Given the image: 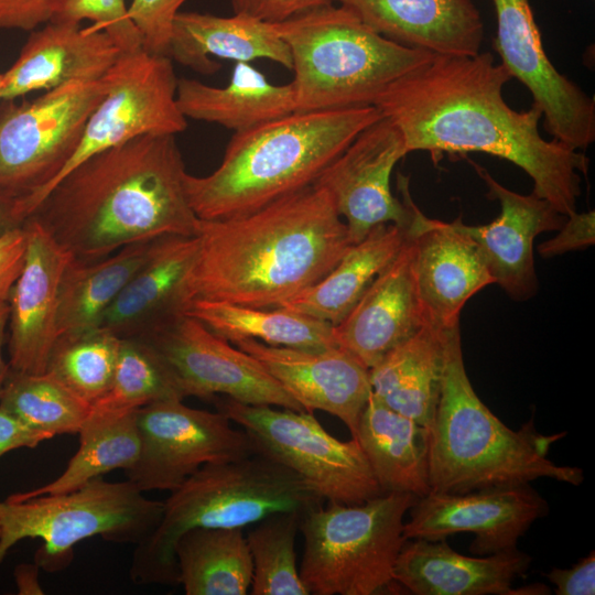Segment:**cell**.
Wrapping results in <instances>:
<instances>
[{"label": "cell", "instance_id": "4fadbf2b", "mask_svg": "<svg viewBox=\"0 0 595 595\" xmlns=\"http://www.w3.org/2000/svg\"><path fill=\"white\" fill-rule=\"evenodd\" d=\"M140 454L126 470L139 490H174L206 464L258 453L252 437L223 412L190 408L181 399L149 403L136 411Z\"/></svg>", "mask_w": 595, "mask_h": 595}, {"label": "cell", "instance_id": "f35d334b", "mask_svg": "<svg viewBox=\"0 0 595 595\" xmlns=\"http://www.w3.org/2000/svg\"><path fill=\"white\" fill-rule=\"evenodd\" d=\"M301 516L298 511L270 515L246 536L253 564L252 595H309L295 554Z\"/></svg>", "mask_w": 595, "mask_h": 595}, {"label": "cell", "instance_id": "484cf974", "mask_svg": "<svg viewBox=\"0 0 595 595\" xmlns=\"http://www.w3.org/2000/svg\"><path fill=\"white\" fill-rule=\"evenodd\" d=\"M198 248L196 236L156 238L145 261L105 313L100 327L138 338L182 313L184 277Z\"/></svg>", "mask_w": 595, "mask_h": 595}, {"label": "cell", "instance_id": "603a6c76", "mask_svg": "<svg viewBox=\"0 0 595 595\" xmlns=\"http://www.w3.org/2000/svg\"><path fill=\"white\" fill-rule=\"evenodd\" d=\"M121 54L105 31L51 21L31 31L15 62L2 73L0 100L50 90L74 79H101Z\"/></svg>", "mask_w": 595, "mask_h": 595}, {"label": "cell", "instance_id": "8d00e7d4", "mask_svg": "<svg viewBox=\"0 0 595 595\" xmlns=\"http://www.w3.org/2000/svg\"><path fill=\"white\" fill-rule=\"evenodd\" d=\"M120 346L121 338L100 326L61 335L52 347L45 372L91 405L111 383Z\"/></svg>", "mask_w": 595, "mask_h": 595}, {"label": "cell", "instance_id": "836d02e7", "mask_svg": "<svg viewBox=\"0 0 595 595\" xmlns=\"http://www.w3.org/2000/svg\"><path fill=\"white\" fill-rule=\"evenodd\" d=\"M178 584L186 595H245L253 564L241 528H193L175 545Z\"/></svg>", "mask_w": 595, "mask_h": 595}, {"label": "cell", "instance_id": "816d5d0a", "mask_svg": "<svg viewBox=\"0 0 595 595\" xmlns=\"http://www.w3.org/2000/svg\"><path fill=\"white\" fill-rule=\"evenodd\" d=\"M1 85H2V74H0V93H1Z\"/></svg>", "mask_w": 595, "mask_h": 595}, {"label": "cell", "instance_id": "6da1fadb", "mask_svg": "<svg viewBox=\"0 0 595 595\" xmlns=\"http://www.w3.org/2000/svg\"><path fill=\"white\" fill-rule=\"evenodd\" d=\"M512 79L489 52L434 55L392 83L375 107L401 132L408 153L479 152L507 160L533 181V193L564 216L576 210L589 159L544 139L541 111L512 109L504 99Z\"/></svg>", "mask_w": 595, "mask_h": 595}, {"label": "cell", "instance_id": "44dd1931", "mask_svg": "<svg viewBox=\"0 0 595 595\" xmlns=\"http://www.w3.org/2000/svg\"><path fill=\"white\" fill-rule=\"evenodd\" d=\"M488 187V197L498 201L500 214L486 225L472 226L456 218L458 227L479 247L495 283L513 300L532 298L538 291L533 241L544 231L558 230L566 216L533 192L516 193L498 183L487 170L475 165Z\"/></svg>", "mask_w": 595, "mask_h": 595}, {"label": "cell", "instance_id": "bcb514c9", "mask_svg": "<svg viewBox=\"0 0 595 595\" xmlns=\"http://www.w3.org/2000/svg\"><path fill=\"white\" fill-rule=\"evenodd\" d=\"M234 13L277 23L317 6V0H230Z\"/></svg>", "mask_w": 595, "mask_h": 595}, {"label": "cell", "instance_id": "b9f144b4", "mask_svg": "<svg viewBox=\"0 0 595 595\" xmlns=\"http://www.w3.org/2000/svg\"><path fill=\"white\" fill-rule=\"evenodd\" d=\"M67 0H0V30L34 31L55 19Z\"/></svg>", "mask_w": 595, "mask_h": 595}, {"label": "cell", "instance_id": "83f0119b", "mask_svg": "<svg viewBox=\"0 0 595 595\" xmlns=\"http://www.w3.org/2000/svg\"><path fill=\"white\" fill-rule=\"evenodd\" d=\"M383 493L423 497L430 483V430L392 410L372 392L355 437Z\"/></svg>", "mask_w": 595, "mask_h": 595}, {"label": "cell", "instance_id": "5bb4252c", "mask_svg": "<svg viewBox=\"0 0 595 595\" xmlns=\"http://www.w3.org/2000/svg\"><path fill=\"white\" fill-rule=\"evenodd\" d=\"M138 338L160 358L183 399L224 394L247 404L305 411L256 358L190 315L177 314Z\"/></svg>", "mask_w": 595, "mask_h": 595}, {"label": "cell", "instance_id": "2e32d148", "mask_svg": "<svg viewBox=\"0 0 595 595\" xmlns=\"http://www.w3.org/2000/svg\"><path fill=\"white\" fill-rule=\"evenodd\" d=\"M501 64L531 93L551 139L573 150L595 141V101L549 60L529 0H493Z\"/></svg>", "mask_w": 595, "mask_h": 595}, {"label": "cell", "instance_id": "7dc6e473", "mask_svg": "<svg viewBox=\"0 0 595 595\" xmlns=\"http://www.w3.org/2000/svg\"><path fill=\"white\" fill-rule=\"evenodd\" d=\"M50 439L48 435L30 428L0 405V457L18 448H33Z\"/></svg>", "mask_w": 595, "mask_h": 595}, {"label": "cell", "instance_id": "ac0fdd59", "mask_svg": "<svg viewBox=\"0 0 595 595\" xmlns=\"http://www.w3.org/2000/svg\"><path fill=\"white\" fill-rule=\"evenodd\" d=\"M405 230L413 245L415 284L426 324L444 329L459 325L465 303L495 283L479 247L456 219L430 218L415 204Z\"/></svg>", "mask_w": 595, "mask_h": 595}, {"label": "cell", "instance_id": "277c9868", "mask_svg": "<svg viewBox=\"0 0 595 595\" xmlns=\"http://www.w3.org/2000/svg\"><path fill=\"white\" fill-rule=\"evenodd\" d=\"M380 117L375 106L294 111L237 131L215 171L206 176L185 174L188 204L198 219H225L313 185Z\"/></svg>", "mask_w": 595, "mask_h": 595}, {"label": "cell", "instance_id": "e0dca14e", "mask_svg": "<svg viewBox=\"0 0 595 595\" xmlns=\"http://www.w3.org/2000/svg\"><path fill=\"white\" fill-rule=\"evenodd\" d=\"M407 539L443 540L470 532L474 555L483 556L517 548L531 524L548 515L547 500L530 483L496 486L464 494L431 491L409 509Z\"/></svg>", "mask_w": 595, "mask_h": 595}, {"label": "cell", "instance_id": "5b68a950", "mask_svg": "<svg viewBox=\"0 0 595 595\" xmlns=\"http://www.w3.org/2000/svg\"><path fill=\"white\" fill-rule=\"evenodd\" d=\"M430 430L432 491L464 494L551 478L578 486L583 470L548 457L565 433L545 436L532 421L518 430L502 423L479 399L466 372L459 325L447 331L441 391Z\"/></svg>", "mask_w": 595, "mask_h": 595}, {"label": "cell", "instance_id": "681fc988", "mask_svg": "<svg viewBox=\"0 0 595 595\" xmlns=\"http://www.w3.org/2000/svg\"><path fill=\"white\" fill-rule=\"evenodd\" d=\"M24 223L19 204L0 195V236Z\"/></svg>", "mask_w": 595, "mask_h": 595}, {"label": "cell", "instance_id": "4316f807", "mask_svg": "<svg viewBox=\"0 0 595 595\" xmlns=\"http://www.w3.org/2000/svg\"><path fill=\"white\" fill-rule=\"evenodd\" d=\"M169 57L206 75L220 69L212 57L247 63L269 60L292 68L290 50L274 23L239 13L218 17L180 11L172 25Z\"/></svg>", "mask_w": 595, "mask_h": 595}, {"label": "cell", "instance_id": "f546056e", "mask_svg": "<svg viewBox=\"0 0 595 595\" xmlns=\"http://www.w3.org/2000/svg\"><path fill=\"white\" fill-rule=\"evenodd\" d=\"M448 329L425 324L369 369L372 393L426 428L440 397Z\"/></svg>", "mask_w": 595, "mask_h": 595}, {"label": "cell", "instance_id": "74e56055", "mask_svg": "<svg viewBox=\"0 0 595 595\" xmlns=\"http://www.w3.org/2000/svg\"><path fill=\"white\" fill-rule=\"evenodd\" d=\"M167 399L184 400L156 354L139 338H121L111 383L90 405L88 418L122 415Z\"/></svg>", "mask_w": 595, "mask_h": 595}, {"label": "cell", "instance_id": "8fae6325", "mask_svg": "<svg viewBox=\"0 0 595 595\" xmlns=\"http://www.w3.org/2000/svg\"><path fill=\"white\" fill-rule=\"evenodd\" d=\"M219 411L255 441L258 453L288 466L326 501L359 505L385 494L359 442L329 434L313 412L253 405L230 398Z\"/></svg>", "mask_w": 595, "mask_h": 595}, {"label": "cell", "instance_id": "d6986e66", "mask_svg": "<svg viewBox=\"0 0 595 595\" xmlns=\"http://www.w3.org/2000/svg\"><path fill=\"white\" fill-rule=\"evenodd\" d=\"M24 227V262L8 296V363L14 372L43 374L58 337L60 283L73 257L35 219Z\"/></svg>", "mask_w": 595, "mask_h": 595}, {"label": "cell", "instance_id": "ba28073f", "mask_svg": "<svg viewBox=\"0 0 595 595\" xmlns=\"http://www.w3.org/2000/svg\"><path fill=\"white\" fill-rule=\"evenodd\" d=\"M418 498L385 493L359 505L327 501L305 511L299 572L309 595H376L401 588L393 569L407 540L404 516Z\"/></svg>", "mask_w": 595, "mask_h": 595}, {"label": "cell", "instance_id": "f907efd6", "mask_svg": "<svg viewBox=\"0 0 595 595\" xmlns=\"http://www.w3.org/2000/svg\"><path fill=\"white\" fill-rule=\"evenodd\" d=\"M9 322V301L8 298H0V393L4 387L10 372L9 363L3 358V345L6 340V331Z\"/></svg>", "mask_w": 595, "mask_h": 595}, {"label": "cell", "instance_id": "f1b7e54d", "mask_svg": "<svg viewBox=\"0 0 595 595\" xmlns=\"http://www.w3.org/2000/svg\"><path fill=\"white\" fill-rule=\"evenodd\" d=\"M176 104L186 119L217 123L235 132L295 111L292 84L274 85L247 62H236L225 87L178 78Z\"/></svg>", "mask_w": 595, "mask_h": 595}, {"label": "cell", "instance_id": "7c38bea8", "mask_svg": "<svg viewBox=\"0 0 595 595\" xmlns=\"http://www.w3.org/2000/svg\"><path fill=\"white\" fill-rule=\"evenodd\" d=\"M104 78L106 94L90 113L76 151L41 193L35 209L86 159L143 134L176 136L186 129V118L176 104L178 78L170 57L142 48L122 53Z\"/></svg>", "mask_w": 595, "mask_h": 595}, {"label": "cell", "instance_id": "7402d4cb", "mask_svg": "<svg viewBox=\"0 0 595 595\" xmlns=\"http://www.w3.org/2000/svg\"><path fill=\"white\" fill-rule=\"evenodd\" d=\"M426 324L420 304L409 237L332 333L336 345L368 369Z\"/></svg>", "mask_w": 595, "mask_h": 595}, {"label": "cell", "instance_id": "f6af8a7d", "mask_svg": "<svg viewBox=\"0 0 595 595\" xmlns=\"http://www.w3.org/2000/svg\"><path fill=\"white\" fill-rule=\"evenodd\" d=\"M545 576L555 585L558 595H594L595 553L591 551L571 569L553 567Z\"/></svg>", "mask_w": 595, "mask_h": 595}, {"label": "cell", "instance_id": "ffe728a7", "mask_svg": "<svg viewBox=\"0 0 595 595\" xmlns=\"http://www.w3.org/2000/svg\"><path fill=\"white\" fill-rule=\"evenodd\" d=\"M232 345L256 358L305 411L321 410L338 418L355 437L372 392L369 369L355 356L338 346L307 350L255 339Z\"/></svg>", "mask_w": 595, "mask_h": 595}, {"label": "cell", "instance_id": "d590c367", "mask_svg": "<svg viewBox=\"0 0 595 595\" xmlns=\"http://www.w3.org/2000/svg\"><path fill=\"white\" fill-rule=\"evenodd\" d=\"M0 405L51 439L78 434L90 412V404L47 372L10 370L0 393Z\"/></svg>", "mask_w": 595, "mask_h": 595}, {"label": "cell", "instance_id": "7bdbcfd3", "mask_svg": "<svg viewBox=\"0 0 595 595\" xmlns=\"http://www.w3.org/2000/svg\"><path fill=\"white\" fill-rule=\"evenodd\" d=\"M556 236L543 241L538 252L543 258L560 256L572 250L589 247L595 242V212L576 210L566 216Z\"/></svg>", "mask_w": 595, "mask_h": 595}, {"label": "cell", "instance_id": "30bf717a", "mask_svg": "<svg viewBox=\"0 0 595 595\" xmlns=\"http://www.w3.org/2000/svg\"><path fill=\"white\" fill-rule=\"evenodd\" d=\"M105 78L74 79L31 101L0 107V195L26 220L41 193L76 151L87 120L104 98Z\"/></svg>", "mask_w": 595, "mask_h": 595}, {"label": "cell", "instance_id": "d6a6232c", "mask_svg": "<svg viewBox=\"0 0 595 595\" xmlns=\"http://www.w3.org/2000/svg\"><path fill=\"white\" fill-rule=\"evenodd\" d=\"M183 313L231 344L255 339L267 345L307 350L337 346L332 324L283 307L262 309L196 300L188 303Z\"/></svg>", "mask_w": 595, "mask_h": 595}, {"label": "cell", "instance_id": "9a60e30c", "mask_svg": "<svg viewBox=\"0 0 595 595\" xmlns=\"http://www.w3.org/2000/svg\"><path fill=\"white\" fill-rule=\"evenodd\" d=\"M407 154L400 130L381 116L359 132L314 182L328 192L337 213L345 218L351 244L377 225L410 224L414 202L409 178L398 176L402 201L393 196L390 187L392 170Z\"/></svg>", "mask_w": 595, "mask_h": 595}, {"label": "cell", "instance_id": "1f68e13d", "mask_svg": "<svg viewBox=\"0 0 595 595\" xmlns=\"http://www.w3.org/2000/svg\"><path fill=\"white\" fill-rule=\"evenodd\" d=\"M154 240L128 245L94 261L72 259L60 283L58 336L99 327L109 306L148 258Z\"/></svg>", "mask_w": 595, "mask_h": 595}, {"label": "cell", "instance_id": "e575fe53", "mask_svg": "<svg viewBox=\"0 0 595 595\" xmlns=\"http://www.w3.org/2000/svg\"><path fill=\"white\" fill-rule=\"evenodd\" d=\"M136 411L117 416L87 418L78 433L79 447L64 472L46 485L13 494L11 497L24 499L40 495L64 494L111 470L126 472L131 468L139 457L141 447Z\"/></svg>", "mask_w": 595, "mask_h": 595}, {"label": "cell", "instance_id": "8992f818", "mask_svg": "<svg viewBox=\"0 0 595 595\" xmlns=\"http://www.w3.org/2000/svg\"><path fill=\"white\" fill-rule=\"evenodd\" d=\"M317 490L294 470L261 453L206 464L163 501L153 532L136 544L134 584L178 585L175 545L193 528H241L277 513L322 505Z\"/></svg>", "mask_w": 595, "mask_h": 595}, {"label": "cell", "instance_id": "c3c4849f", "mask_svg": "<svg viewBox=\"0 0 595 595\" xmlns=\"http://www.w3.org/2000/svg\"><path fill=\"white\" fill-rule=\"evenodd\" d=\"M41 567L35 563H21L14 567L13 577L19 595L44 594L40 583Z\"/></svg>", "mask_w": 595, "mask_h": 595}, {"label": "cell", "instance_id": "ab89813d", "mask_svg": "<svg viewBox=\"0 0 595 595\" xmlns=\"http://www.w3.org/2000/svg\"><path fill=\"white\" fill-rule=\"evenodd\" d=\"M127 11L126 0H67L53 21L89 20L93 31H105L122 53H131L142 48V39Z\"/></svg>", "mask_w": 595, "mask_h": 595}, {"label": "cell", "instance_id": "52a82bcc", "mask_svg": "<svg viewBox=\"0 0 595 595\" xmlns=\"http://www.w3.org/2000/svg\"><path fill=\"white\" fill-rule=\"evenodd\" d=\"M274 26L292 57L295 111L375 106L392 83L434 56L386 39L333 3Z\"/></svg>", "mask_w": 595, "mask_h": 595}, {"label": "cell", "instance_id": "d4e9b609", "mask_svg": "<svg viewBox=\"0 0 595 595\" xmlns=\"http://www.w3.org/2000/svg\"><path fill=\"white\" fill-rule=\"evenodd\" d=\"M531 556L517 548L468 556L443 540L407 539L393 569L394 581L414 595H511L513 581Z\"/></svg>", "mask_w": 595, "mask_h": 595}, {"label": "cell", "instance_id": "cb8c5ba5", "mask_svg": "<svg viewBox=\"0 0 595 595\" xmlns=\"http://www.w3.org/2000/svg\"><path fill=\"white\" fill-rule=\"evenodd\" d=\"M323 3H339L386 39L434 55H475L484 40L473 0H317Z\"/></svg>", "mask_w": 595, "mask_h": 595}, {"label": "cell", "instance_id": "3957f363", "mask_svg": "<svg viewBox=\"0 0 595 595\" xmlns=\"http://www.w3.org/2000/svg\"><path fill=\"white\" fill-rule=\"evenodd\" d=\"M185 174L174 134H143L86 159L29 218L79 261L163 236H195Z\"/></svg>", "mask_w": 595, "mask_h": 595}, {"label": "cell", "instance_id": "7a4b0ae2", "mask_svg": "<svg viewBox=\"0 0 595 595\" xmlns=\"http://www.w3.org/2000/svg\"><path fill=\"white\" fill-rule=\"evenodd\" d=\"M181 290L196 300L272 309L318 282L353 245L328 192L315 184L257 210L198 219Z\"/></svg>", "mask_w": 595, "mask_h": 595}, {"label": "cell", "instance_id": "9c48e42d", "mask_svg": "<svg viewBox=\"0 0 595 595\" xmlns=\"http://www.w3.org/2000/svg\"><path fill=\"white\" fill-rule=\"evenodd\" d=\"M163 501L149 499L130 480L96 478L64 494L0 501V563L19 541L41 539L34 562L46 572L65 569L74 547L99 537L138 544L160 522Z\"/></svg>", "mask_w": 595, "mask_h": 595}, {"label": "cell", "instance_id": "ee69618b", "mask_svg": "<svg viewBox=\"0 0 595 595\" xmlns=\"http://www.w3.org/2000/svg\"><path fill=\"white\" fill-rule=\"evenodd\" d=\"M28 244L24 224L0 236V298H8L23 267Z\"/></svg>", "mask_w": 595, "mask_h": 595}, {"label": "cell", "instance_id": "4dcf8cb0", "mask_svg": "<svg viewBox=\"0 0 595 595\" xmlns=\"http://www.w3.org/2000/svg\"><path fill=\"white\" fill-rule=\"evenodd\" d=\"M407 237L405 227L375 226L353 244L318 282L279 307L338 324L359 301L376 277L397 257Z\"/></svg>", "mask_w": 595, "mask_h": 595}, {"label": "cell", "instance_id": "60d3db41", "mask_svg": "<svg viewBox=\"0 0 595 595\" xmlns=\"http://www.w3.org/2000/svg\"><path fill=\"white\" fill-rule=\"evenodd\" d=\"M186 1L131 0L127 14L141 35L143 51L169 57L173 21Z\"/></svg>", "mask_w": 595, "mask_h": 595}]
</instances>
